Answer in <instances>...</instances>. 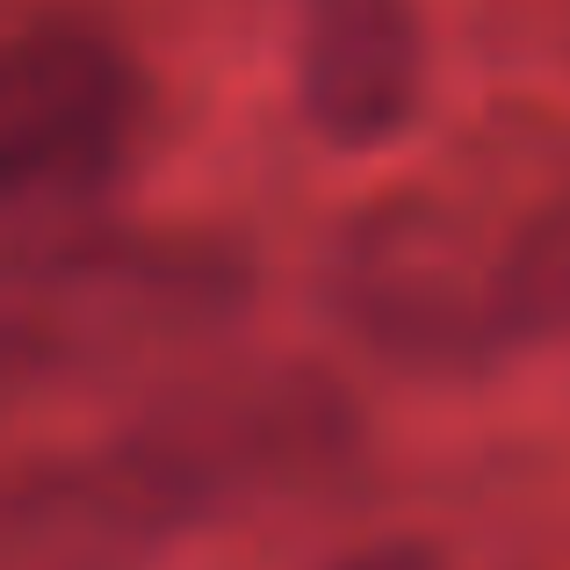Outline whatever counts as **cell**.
<instances>
[{
    "label": "cell",
    "instance_id": "52a82bcc",
    "mask_svg": "<svg viewBox=\"0 0 570 570\" xmlns=\"http://www.w3.org/2000/svg\"><path fill=\"white\" fill-rule=\"evenodd\" d=\"M491 333L499 347H534V340L570 333V195L528 217L491 261Z\"/></svg>",
    "mask_w": 570,
    "mask_h": 570
},
{
    "label": "cell",
    "instance_id": "6da1fadb",
    "mask_svg": "<svg viewBox=\"0 0 570 570\" xmlns=\"http://www.w3.org/2000/svg\"><path fill=\"white\" fill-rule=\"evenodd\" d=\"M145 130V80L95 22H29L0 58V209L8 261L109 232Z\"/></svg>",
    "mask_w": 570,
    "mask_h": 570
},
{
    "label": "cell",
    "instance_id": "8992f818",
    "mask_svg": "<svg viewBox=\"0 0 570 570\" xmlns=\"http://www.w3.org/2000/svg\"><path fill=\"white\" fill-rule=\"evenodd\" d=\"M426 43L412 0H296V101L340 153H376L419 116Z\"/></svg>",
    "mask_w": 570,
    "mask_h": 570
},
{
    "label": "cell",
    "instance_id": "277c9868",
    "mask_svg": "<svg viewBox=\"0 0 570 570\" xmlns=\"http://www.w3.org/2000/svg\"><path fill=\"white\" fill-rule=\"evenodd\" d=\"M333 311L362 347L419 376H462L491 362V261H476L462 224L433 203H383L340 232Z\"/></svg>",
    "mask_w": 570,
    "mask_h": 570
},
{
    "label": "cell",
    "instance_id": "3957f363",
    "mask_svg": "<svg viewBox=\"0 0 570 570\" xmlns=\"http://www.w3.org/2000/svg\"><path fill=\"white\" fill-rule=\"evenodd\" d=\"M130 441L145 448L195 528L238 513V505L304 491L318 476L347 470L362 419L354 397L311 362H253L217 368L130 419Z\"/></svg>",
    "mask_w": 570,
    "mask_h": 570
},
{
    "label": "cell",
    "instance_id": "7a4b0ae2",
    "mask_svg": "<svg viewBox=\"0 0 570 570\" xmlns=\"http://www.w3.org/2000/svg\"><path fill=\"white\" fill-rule=\"evenodd\" d=\"M246 261L209 238L95 232L8 261V376H101L203 340L246 311Z\"/></svg>",
    "mask_w": 570,
    "mask_h": 570
},
{
    "label": "cell",
    "instance_id": "5b68a950",
    "mask_svg": "<svg viewBox=\"0 0 570 570\" xmlns=\"http://www.w3.org/2000/svg\"><path fill=\"white\" fill-rule=\"evenodd\" d=\"M195 520L130 433L29 462L0 505V570H153Z\"/></svg>",
    "mask_w": 570,
    "mask_h": 570
},
{
    "label": "cell",
    "instance_id": "ba28073f",
    "mask_svg": "<svg viewBox=\"0 0 570 570\" xmlns=\"http://www.w3.org/2000/svg\"><path fill=\"white\" fill-rule=\"evenodd\" d=\"M333 570H433V549L426 542H368V549H354V557H340Z\"/></svg>",
    "mask_w": 570,
    "mask_h": 570
}]
</instances>
